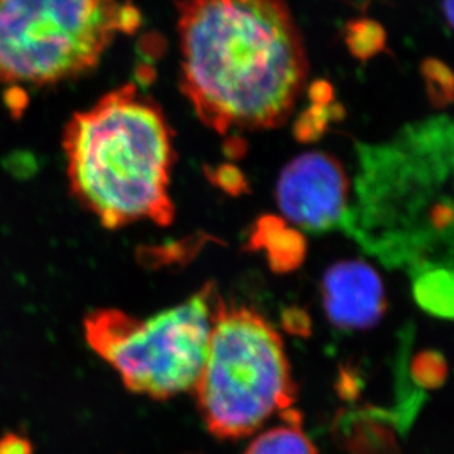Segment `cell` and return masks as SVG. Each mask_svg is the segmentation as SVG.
Masks as SVG:
<instances>
[{
    "mask_svg": "<svg viewBox=\"0 0 454 454\" xmlns=\"http://www.w3.org/2000/svg\"><path fill=\"white\" fill-rule=\"evenodd\" d=\"M142 15L120 0H0V86H51L95 69Z\"/></svg>",
    "mask_w": 454,
    "mask_h": 454,
    "instance_id": "obj_5",
    "label": "cell"
},
{
    "mask_svg": "<svg viewBox=\"0 0 454 454\" xmlns=\"http://www.w3.org/2000/svg\"><path fill=\"white\" fill-rule=\"evenodd\" d=\"M356 202L341 228L387 265L411 272L453 240V124L446 116L407 125L386 145H359Z\"/></svg>",
    "mask_w": 454,
    "mask_h": 454,
    "instance_id": "obj_2",
    "label": "cell"
},
{
    "mask_svg": "<svg viewBox=\"0 0 454 454\" xmlns=\"http://www.w3.org/2000/svg\"><path fill=\"white\" fill-rule=\"evenodd\" d=\"M415 293L418 301L431 310L444 313L442 304L451 308V288L453 277L451 270L442 265H433L416 272Z\"/></svg>",
    "mask_w": 454,
    "mask_h": 454,
    "instance_id": "obj_11",
    "label": "cell"
},
{
    "mask_svg": "<svg viewBox=\"0 0 454 454\" xmlns=\"http://www.w3.org/2000/svg\"><path fill=\"white\" fill-rule=\"evenodd\" d=\"M206 176L212 184L223 190L230 196H241L249 193V183L240 168L232 163H223L219 167L205 168Z\"/></svg>",
    "mask_w": 454,
    "mask_h": 454,
    "instance_id": "obj_15",
    "label": "cell"
},
{
    "mask_svg": "<svg viewBox=\"0 0 454 454\" xmlns=\"http://www.w3.org/2000/svg\"><path fill=\"white\" fill-rule=\"evenodd\" d=\"M344 40L355 58L368 60L386 49L387 35L380 22L360 18L348 22Z\"/></svg>",
    "mask_w": 454,
    "mask_h": 454,
    "instance_id": "obj_12",
    "label": "cell"
},
{
    "mask_svg": "<svg viewBox=\"0 0 454 454\" xmlns=\"http://www.w3.org/2000/svg\"><path fill=\"white\" fill-rule=\"evenodd\" d=\"M245 454H317V447L288 411L287 424L259 434Z\"/></svg>",
    "mask_w": 454,
    "mask_h": 454,
    "instance_id": "obj_10",
    "label": "cell"
},
{
    "mask_svg": "<svg viewBox=\"0 0 454 454\" xmlns=\"http://www.w3.org/2000/svg\"><path fill=\"white\" fill-rule=\"evenodd\" d=\"M326 317L339 330H368L387 309L386 288L377 270L364 261H341L322 278Z\"/></svg>",
    "mask_w": 454,
    "mask_h": 454,
    "instance_id": "obj_8",
    "label": "cell"
},
{
    "mask_svg": "<svg viewBox=\"0 0 454 454\" xmlns=\"http://www.w3.org/2000/svg\"><path fill=\"white\" fill-rule=\"evenodd\" d=\"M429 100L435 107H444L453 102L454 80L450 68L435 58H428L420 65Z\"/></svg>",
    "mask_w": 454,
    "mask_h": 454,
    "instance_id": "obj_14",
    "label": "cell"
},
{
    "mask_svg": "<svg viewBox=\"0 0 454 454\" xmlns=\"http://www.w3.org/2000/svg\"><path fill=\"white\" fill-rule=\"evenodd\" d=\"M249 246L253 249L265 250L270 266L279 272L296 270L306 252L303 234L274 215L257 219L253 225Z\"/></svg>",
    "mask_w": 454,
    "mask_h": 454,
    "instance_id": "obj_9",
    "label": "cell"
},
{
    "mask_svg": "<svg viewBox=\"0 0 454 454\" xmlns=\"http://www.w3.org/2000/svg\"><path fill=\"white\" fill-rule=\"evenodd\" d=\"M181 89L216 133L275 129L308 78L303 40L284 0H180Z\"/></svg>",
    "mask_w": 454,
    "mask_h": 454,
    "instance_id": "obj_1",
    "label": "cell"
},
{
    "mask_svg": "<svg viewBox=\"0 0 454 454\" xmlns=\"http://www.w3.org/2000/svg\"><path fill=\"white\" fill-rule=\"evenodd\" d=\"M309 99L312 105L326 106L334 99V89L325 80H317L309 87Z\"/></svg>",
    "mask_w": 454,
    "mask_h": 454,
    "instance_id": "obj_17",
    "label": "cell"
},
{
    "mask_svg": "<svg viewBox=\"0 0 454 454\" xmlns=\"http://www.w3.org/2000/svg\"><path fill=\"white\" fill-rule=\"evenodd\" d=\"M206 428L221 440L256 433L296 402L278 331L256 310L215 297L212 328L193 387Z\"/></svg>",
    "mask_w": 454,
    "mask_h": 454,
    "instance_id": "obj_4",
    "label": "cell"
},
{
    "mask_svg": "<svg viewBox=\"0 0 454 454\" xmlns=\"http://www.w3.org/2000/svg\"><path fill=\"white\" fill-rule=\"evenodd\" d=\"M216 297L214 284L147 319L100 309L84 321L90 348L136 395L165 400L193 390L202 369Z\"/></svg>",
    "mask_w": 454,
    "mask_h": 454,
    "instance_id": "obj_6",
    "label": "cell"
},
{
    "mask_svg": "<svg viewBox=\"0 0 454 454\" xmlns=\"http://www.w3.org/2000/svg\"><path fill=\"white\" fill-rule=\"evenodd\" d=\"M69 190L103 227L149 219L174 221L168 193L176 162L172 129L162 109L133 82L102 96L65 127Z\"/></svg>",
    "mask_w": 454,
    "mask_h": 454,
    "instance_id": "obj_3",
    "label": "cell"
},
{
    "mask_svg": "<svg viewBox=\"0 0 454 454\" xmlns=\"http://www.w3.org/2000/svg\"><path fill=\"white\" fill-rule=\"evenodd\" d=\"M0 454H33V446L22 435L6 434L0 438Z\"/></svg>",
    "mask_w": 454,
    "mask_h": 454,
    "instance_id": "obj_16",
    "label": "cell"
},
{
    "mask_svg": "<svg viewBox=\"0 0 454 454\" xmlns=\"http://www.w3.org/2000/svg\"><path fill=\"white\" fill-rule=\"evenodd\" d=\"M343 116L344 109L339 103H330L326 106L310 105L293 125V134L297 142H317L325 134L331 121L341 120Z\"/></svg>",
    "mask_w": 454,
    "mask_h": 454,
    "instance_id": "obj_13",
    "label": "cell"
},
{
    "mask_svg": "<svg viewBox=\"0 0 454 454\" xmlns=\"http://www.w3.org/2000/svg\"><path fill=\"white\" fill-rule=\"evenodd\" d=\"M350 181L343 165L328 153L309 152L284 168L277 202L284 216L309 232L341 227L348 214Z\"/></svg>",
    "mask_w": 454,
    "mask_h": 454,
    "instance_id": "obj_7",
    "label": "cell"
},
{
    "mask_svg": "<svg viewBox=\"0 0 454 454\" xmlns=\"http://www.w3.org/2000/svg\"><path fill=\"white\" fill-rule=\"evenodd\" d=\"M223 151H225L228 158H241L246 153V143L240 137L228 138V142L223 145Z\"/></svg>",
    "mask_w": 454,
    "mask_h": 454,
    "instance_id": "obj_18",
    "label": "cell"
},
{
    "mask_svg": "<svg viewBox=\"0 0 454 454\" xmlns=\"http://www.w3.org/2000/svg\"><path fill=\"white\" fill-rule=\"evenodd\" d=\"M453 2L454 0H442V11H444V15H446L447 24L450 27H453Z\"/></svg>",
    "mask_w": 454,
    "mask_h": 454,
    "instance_id": "obj_19",
    "label": "cell"
}]
</instances>
